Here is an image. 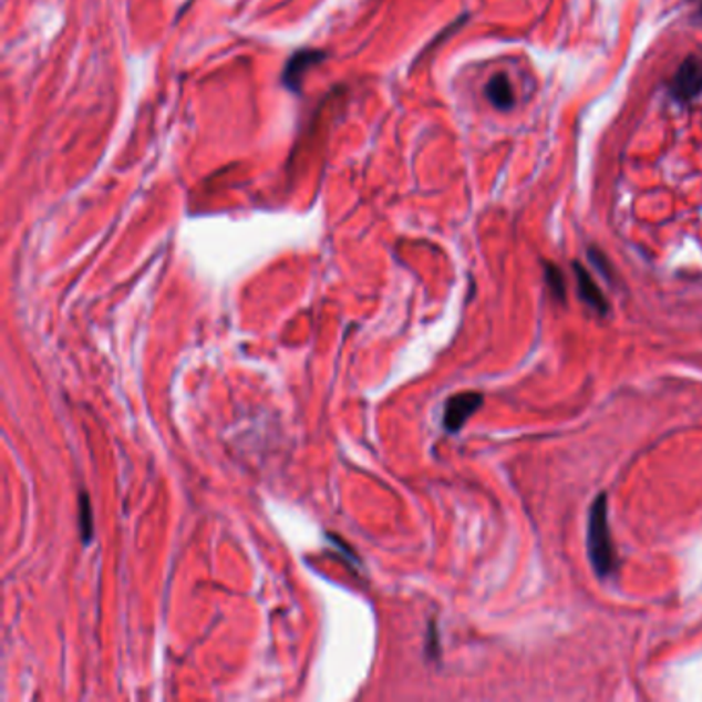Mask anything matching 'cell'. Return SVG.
<instances>
[{
    "label": "cell",
    "mask_w": 702,
    "mask_h": 702,
    "mask_svg": "<svg viewBox=\"0 0 702 702\" xmlns=\"http://www.w3.org/2000/svg\"><path fill=\"white\" fill-rule=\"evenodd\" d=\"M701 16H702V4H701Z\"/></svg>",
    "instance_id": "cell-10"
},
{
    "label": "cell",
    "mask_w": 702,
    "mask_h": 702,
    "mask_svg": "<svg viewBox=\"0 0 702 702\" xmlns=\"http://www.w3.org/2000/svg\"><path fill=\"white\" fill-rule=\"evenodd\" d=\"M486 97L500 112H509L515 107V91L507 74L498 73L486 83Z\"/></svg>",
    "instance_id": "cell-6"
},
{
    "label": "cell",
    "mask_w": 702,
    "mask_h": 702,
    "mask_svg": "<svg viewBox=\"0 0 702 702\" xmlns=\"http://www.w3.org/2000/svg\"><path fill=\"white\" fill-rule=\"evenodd\" d=\"M572 270H575L577 291H579L581 301H586V306H589L593 311H598L600 316H606V313L610 311V303H608L606 295L601 293L598 282L593 280V277H591L579 262L572 264Z\"/></svg>",
    "instance_id": "cell-4"
},
{
    "label": "cell",
    "mask_w": 702,
    "mask_h": 702,
    "mask_svg": "<svg viewBox=\"0 0 702 702\" xmlns=\"http://www.w3.org/2000/svg\"><path fill=\"white\" fill-rule=\"evenodd\" d=\"M544 277H546V282L550 287V293L555 295L558 301H565L567 282H565V275L560 272V268L556 264H544Z\"/></svg>",
    "instance_id": "cell-7"
},
{
    "label": "cell",
    "mask_w": 702,
    "mask_h": 702,
    "mask_svg": "<svg viewBox=\"0 0 702 702\" xmlns=\"http://www.w3.org/2000/svg\"><path fill=\"white\" fill-rule=\"evenodd\" d=\"M702 93V54H690L670 81V95L675 102H694Z\"/></svg>",
    "instance_id": "cell-2"
},
{
    "label": "cell",
    "mask_w": 702,
    "mask_h": 702,
    "mask_svg": "<svg viewBox=\"0 0 702 702\" xmlns=\"http://www.w3.org/2000/svg\"><path fill=\"white\" fill-rule=\"evenodd\" d=\"M323 59H326V54H323V52H318V50H303V52H297L293 59L289 60L287 69H285L282 83H285L287 87L299 89V83H301V76H303V73L308 71L309 66H313V64L322 62Z\"/></svg>",
    "instance_id": "cell-5"
},
{
    "label": "cell",
    "mask_w": 702,
    "mask_h": 702,
    "mask_svg": "<svg viewBox=\"0 0 702 702\" xmlns=\"http://www.w3.org/2000/svg\"><path fill=\"white\" fill-rule=\"evenodd\" d=\"M79 512H81V536L89 544L91 534H93V524H91V505H89L87 493H81V497H79Z\"/></svg>",
    "instance_id": "cell-8"
},
{
    "label": "cell",
    "mask_w": 702,
    "mask_h": 702,
    "mask_svg": "<svg viewBox=\"0 0 702 702\" xmlns=\"http://www.w3.org/2000/svg\"><path fill=\"white\" fill-rule=\"evenodd\" d=\"M589 260L598 266V270H600L603 277L612 278V275H610V268H608V262H606V256L600 254L598 249H589Z\"/></svg>",
    "instance_id": "cell-9"
},
{
    "label": "cell",
    "mask_w": 702,
    "mask_h": 702,
    "mask_svg": "<svg viewBox=\"0 0 702 702\" xmlns=\"http://www.w3.org/2000/svg\"><path fill=\"white\" fill-rule=\"evenodd\" d=\"M587 556L600 579L615 575L618 560L608 524V497L603 493L596 497L587 513Z\"/></svg>",
    "instance_id": "cell-1"
},
{
    "label": "cell",
    "mask_w": 702,
    "mask_h": 702,
    "mask_svg": "<svg viewBox=\"0 0 702 702\" xmlns=\"http://www.w3.org/2000/svg\"><path fill=\"white\" fill-rule=\"evenodd\" d=\"M484 395L478 392H464L455 394L445 402L443 410V426L447 433L462 431L469 419L483 406Z\"/></svg>",
    "instance_id": "cell-3"
}]
</instances>
